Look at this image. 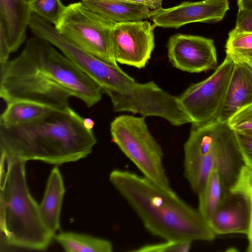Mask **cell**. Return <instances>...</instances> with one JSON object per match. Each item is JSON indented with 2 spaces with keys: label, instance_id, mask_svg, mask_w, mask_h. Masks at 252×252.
I'll return each instance as SVG.
<instances>
[{
  "label": "cell",
  "instance_id": "cell-12",
  "mask_svg": "<svg viewBox=\"0 0 252 252\" xmlns=\"http://www.w3.org/2000/svg\"><path fill=\"white\" fill-rule=\"evenodd\" d=\"M228 0L185 1L170 8L150 11L154 26L179 28L194 22L216 23L221 21L229 9Z\"/></svg>",
  "mask_w": 252,
  "mask_h": 252
},
{
  "label": "cell",
  "instance_id": "cell-8",
  "mask_svg": "<svg viewBox=\"0 0 252 252\" xmlns=\"http://www.w3.org/2000/svg\"><path fill=\"white\" fill-rule=\"evenodd\" d=\"M115 24L81 1L66 6L54 27L60 34L80 49L119 67L112 44V32Z\"/></svg>",
  "mask_w": 252,
  "mask_h": 252
},
{
  "label": "cell",
  "instance_id": "cell-34",
  "mask_svg": "<svg viewBox=\"0 0 252 252\" xmlns=\"http://www.w3.org/2000/svg\"><path fill=\"white\" fill-rule=\"evenodd\" d=\"M246 133L252 135V132H247Z\"/></svg>",
  "mask_w": 252,
  "mask_h": 252
},
{
  "label": "cell",
  "instance_id": "cell-3",
  "mask_svg": "<svg viewBox=\"0 0 252 252\" xmlns=\"http://www.w3.org/2000/svg\"><path fill=\"white\" fill-rule=\"evenodd\" d=\"M26 162L1 154L0 232L8 246L43 251L53 235L42 222L39 205L29 191Z\"/></svg>",
  "mask_w": 252,
  "mask_h": 252
},
{
  "label": "cell",
  "instance_id": "cell-23",
  "mask_svg": "<svg viewBox=\"0 0 252 252\" xmlns=\"http://www.w3.org/2000/svg\"><path fill=\"white\" fill-rule=\"evenodd\" d=\"M231 190L240 191L249 198L251 205L252 218L249 232L247 235L249 246L252 245V168L244 165Z\"/></svg>",
  "mask_w": 252,
  "mask_h": 252
},
{
  "label": "cell",
  "instance_id": "cell-35",
  "mask_svg": "<svg viewBox=\"0 0 252 252\" xmlns=\"http://www.w3.org/2000/svg\"><path fill=\"white\" fill-rule=\"evenodd\" d=\"M249 64H250L251 66L252 67V61L251 62V63Z\"/></svg>",
  "mask_w": 252,
  "mask_h": 252
},
{
  "label": "cell",
  "instance_id": "cell-31",
  "mask_svg": "<svg viewBox=\"0 0 252 252\" xmlns=\"http://www.w3.org/2000/svg\"><path fill=\"white\" fill-rule=\"evenodd\" d=\"M83 124L87 129L92 130L94 126V122L91 118H84Z\"/></svg>",
  "mask_w": 252,
  "mask_h": 252
},
{
  "label": "cell",
  "instance_id": "cell-27",
  "mask_svg": "<svg viewBox=\"0 0 252 252\" xmlns=\"http://www.w3.org/2000/svg\"><path fill=\"white\" fill-rule=\"evenodd\" d=\"M233 34L252 33V9H239Z\"/></svg>",
  "mask_w": 252,
  "mask_h": 252
},
{
  "label": "cell",
  "instance_id": "cell-22",
  "mask_svg": "<svg viewBox=\"0 0 252 252\" xmlns=\"http://www.w3.org/2000/svg\"><path fill=\"white\" fill-rule=\"evenodd\" d=\"M30 5L33 13L54 25L66 7L61 0H32Z\"/></svg>",
  "mask_w": 252,
  "mask_h": 252
},
{
  "label": "cell",
  "instance_id": "cell-7",
  "mask_svg": "<svg viewBox=\"0 0 252 252\" xmlns=\"http://www.w3.org/2000/svg\"><path fill=\"white\" fill-rule=\"evenodd\" d=\"M112 141L144 176L166 189H172L165 173L162 149L150 133L145 117L123 115L110 124Z\"/></svg>",
  "mask_w": 252,
  "mask_h": 252
},
{
  "label": "cell",
  "instance_id": "cell-2",
  "mask_svg": "<svg viewBox=\"0 0 252 252\" xmlns=\"http://www.w3.org/2000/svg\"><path fill=\"white\" fill-rule=\"evenodd\" d=\"M109 181L153 235L165 241H212L216 235L198 209L145 176L115 169Z\"/></svg>",
  "mask_w": 252,
  "mask_h": 252
},
{
  "label": "cell",
  "instance_id": "cell-1",
  "mask_svg": "<svg viewBox=\"0 0 252 252\" xmlns=\"http://www.w3.org/2000/svg\"><path fill=\"white\" fill-rule=\"evenodd\" d=\"M70 107L51 109L38 119L11 127L0 125L1 154L28 161L53 164L73 162L88 156L96 143L93 130Z\"/></svg>",
  "mask_w": 252,
  "mask_h": 252
},
{
  "label": "cell",
  "instance_id": "cell-32",
  "mask_svg": "<svg viewBox=\"0 0 252 252\" xmlns=\"http://www.w3.org/2000/svg\"><path fill=\"white\" fill-rule=\"evenodd\" d=\"M247 251L249 252H252V245L248 246Z\"/></svg>",
  "mask_w": 252,
  "mask_h": 252
},
{
  "label": "cell",
  "instance_id": "cell-6",
  "mask_svg": "<svg viewBox=\"0 0 252 252\" xmlns=\"http://www.w3.org/2000/svg\"><path fill=\"white\" fill-rule=\"evenodd\" d=\"M50 42L37 36L30 38L21 54L37 70L89 108L96 104L103 94L100 86Z\"/></svg>",
  "mask_w": 252,
  "mask_h": 252
},
{
  "label": "cell",
  "instance_id": "cell-10",
  "mask_svg": "<svg viewBox=\"0 0 252 252\" xmlns=\"http://www.w3.org/2000/svg\"><path fill=\"white\" fill-rule=\"evenodd\" d=\"M154 28L148 21L116 24L112 32V44L117 63L144 68L155 47Z\"/></svg>",
  "mask_w": 252,
  "mask_h": 252
},
{
  "label": "cell",
  "instance_id": "cell-28",
  "mask_svg": "<svg viewBox=\"0 0 252 252\" xmlns=\"http://www.w3.org/2000/svg\"><path fill=\"white\" fill-rule=\"evenodd\" d=\"M11 53L5 29L0 24V66L4 65L9 61Z\"/></svg>",
  "mask_w": 252,
  "mask_h": 252
},
{
  "label": "cell",
  "instance_id": "cell-11",
  "mask_svg": "<svg viewBox=\"0 0 252 252\" xmlns=\"http://www.w3.org/2000/svg\"><path fill=\"white\" fill-rule=\"evenodd\" d=\"M167 47L169 62L182 71L199 73L217 65L216 50L212 39L177 34L169 38Z\"/></svg>",
  "mask_w": 252,
  "mask_h": 252
},
{
  "label": "cell",
  "instance_id": "cell-5",
  "mask_svg": "<svg viewBox=\"0 0 252 252\" xmlns=\"http://www.w3.org/2000/svg\"><path fill=\"white\" fill-rule=\"evenodd\" d=\"M0 96L7 104L33 103L66 110L71 94L37 70L21 54L0 66Z\"/></svg>",
  "mask_w": 252,
  "mask_h": 252
},
{
  "label": "cell",
  "instance_id": "cell-26",
  "mask_svg": "<svg viewBox=\"0 0 252 252\" xmlns=\"http://www.w3.org/2000/svg\"><path fill=\"white\" fill-rule=\"evenodd\" d=\"M235 134L244 164L252 168V135L239 131Z\"/></svg>",
  "mask_w": 252,
  "mask_h": 252
},
{
  "label": "cell",
  "instance_id": "cell-19",
  "mask_svg": "<svg viewBox=\"0 0 252 252\" xmlns=\"http://www.w3.org/2000/svg\"><path fill=\"white\" fill-rule=\"evenodd\" d=\"M6 105L0 118V125L5 127L33 122L52 109L39 104L24 101L14 102Z\"/></svg>",
  "mask_w": 252,
  "mask_h": 252
},
{
  "label": "cell",
  "instance_id": "cell-20",
  "mask_svg": "<svg viewBox=\"0 0 252 252\" xmlns=\"http://www.w3.org/2000/svg\"><path fill=\"white\" fill-rule=\"evenodd\" d=\"M224 192L219 171L213 170L211 172L203 190L198 195V209L208 222L220 203Z\"/></svg>",
  "mask_w": 252,
  "mask_h": 252
},
{
  "label": "cell",
  "instance_id": "cell-33",
  "mask_svg": "<svg viewBox=\"0 0 252 252\" xmlns=\"http://www.w3.org/2000/svg\"><path fill=\"white\" fill-rule=\"evenodd\" d=\"M32 0H25L27 2L30 3Z\"/></svg>",
  "mask_w": 252,
  "mask_h": 252
},
{
  "label": "cell",
  "instance_id": "cell-25",
  "mask_svg": "<svg viewBox=\"0 0 252 252\" xmlns=\"http://www.w3.org/2000/svg\"><path fill=\"white\" fill-rule=\"evenodd\" d=\"M227 123L235 131L252 132V104L235 114Z\"/></svg>",
  "mask_w": 252,
  "mask_h": 252
},
{
  "label": "cell",
  "instance_id": "cell-29",
  "mask_svg": "<svg viewBox=\"0 0 252 252\" xmlns=\"http://www.w3.org/2000/svg\"><path fill=\"white\" fill-rule=\"evenodd\" d=\"M141 4L153 10L161 8L163 0H126Z\"/></svg>",
  "mask_w": 252,
  "mask_h": 252
},
{
  "label": "cell",
  "instance_id": "cell-24",
  "mask_svg": "<svg viewBox=\"0 0 252 252\" xmlns=\"http://www.w3.org/2000/svg\"><path fill=\"white\" fill-rule=\"evenodd\" d=\"M190 241H166L165 242L144 245L134 252H187L191 248Z\"/></svg>",
  "mask_w": 252,
  "mask_h": 252
},
{
  "label": "cell",
  "instance_id": "cell-4",
  "mask_svg": "<svg viewBox=\"0 0 252 252\" xmlns=\"http://www.w3.org/2000/svg\"><path fill=\"white\" fill-rule=\"evenodd\" d=\"M191 124L184 145L185 177L199 194L213 170L220 175L225 191L234 185L244 164L235 131L227 122L215 119L200 125Z\"/></svg>",
  "mask_w": 252,
  "mask_h": 252
},
{
  "label": "cell",
  "instance_id": "cell-17",
  "mask_svg": "<svg viewBox=\"0 0 252 252\" xmlns=\"http://www.w3.org/2000/svg\"><path fill=\"white\" fill-rule=\"evenodd\" d=\"M87 7L114 23L142 21L150 18L149 8L126 0H81Z\"/></svg>",
  "mask_w": 252,
  "mask_h": 252
},
{
  "label": "cell",
  "instance_id": "cell-15",
  "mask_svg": "<svg viewBox=\"0 0 252 252\" xmlns=\"http://www.w3.org/2000/svg\"><path fill=\"white\" fill-rule=\"evenodd\" d=\"M32 13L25 0H0V24L5 29L11 53L26 40Z\"/></svg>",
  "mask_w": 252,
  "mask_h": 252
},
{
  "label": "cell",
  "instance_id": "cell-16",
  "mask_svg": "<svg viewBox=\"0 0 252 252\" xmlns=\"http://www.w3.org/2000/svg\"><path fill=\"white\" fill-rule=\"evenodd\" d=\"M65 188L58 167L52 170L45 192L39 205V214L44 225L54 236L60 227V215Z\"/></svg>",
  "mask_w": 252,
  "mask_h": 252
},
{
  "label": "cell",
  "instance_id": "cell-14",
  "mask_svg": "<svg viewBox=\"0 0 252 252\" xmlns=\"http://www.w3.org/2000/svg\"><path fill=\"white\" fill-rule=\"evenodd\" d=\"M252 104V67L235 63L222 103L216 117L225 123L237 112Z\"/></svg>",
  "mask_w": 252,
  "mask_h": 252
},
{
  "label": "cell",
  "instance_id": "cell-13",
  "mask_svg": "<svg viewBox=\"0 0 252 252\" xmlns=\"http://www.w3.org/2000/svg\"><path fill=\"white\" fill-rule=\"evenodd\" d=\"M250 201L244 193L230 189L224 192L209 224L217 234L242 233L248 235L251 226Z\"/></svg>",
  "mask_w": 252,
  "mask_h": 252
},
{
  "label": "cell",
  "instance_id": "cell-18",
  "mask_svg": "<svg viewBox=\"0 0 252 252\" xmlns=\"http://www.w3.org/2000/svg\"><path fill=\"white\" fill-rule=\"evenodd\" d=\"M53 238L67 252H111L113 246L108 240L87 234L63 232Z\"/></svg>",
  "mask_w": 252,
  "mask_h": 252
},
{
  "label": "cell",
  "instance_id": "cell-9",
  "mask_svg": "<svg viewBox=\"0 0 252 252\" xmlns=\"http://www.w3.org/2000/svg\"><path fill=\"white\" fill-rule=\"evenodd\" d=\"M234 66V62L226 56L211 75L191 85L178 96L180 103L191 119V123L200 125L216 119Z\"/></svg>",
  "mask_w": 252,
  "mask_h": 252
},
{
  "label": "cell",
  "instance_id": "cell-30",
  "mask_svg": "<svg viewBox=\"0 0 252 252\" xmlns=\"http://www.w3.org/2000/svg\"><path fill=\"white\" fill-rule=\"evenodd\" d=\"M237 5L239 9H252V0H238Z\"/></svg>",
  "mask_w": 252,
  "mask_h": 252
},
{
  "label": "cell",
  "instance_id": "cell-21",
  "mask_svg": "<svg viewBox=\"0 0 252 252\" xmlns=\"http://www.w3.org/2000/svg\"><path fill=\"white\" fill-rule=\"evenodd\" d=\"M225 47L226 56L234 63L250 64L252 61V33L229 32Z\"/></svg>",
  "mask_w": 252,
  "mask_h": 252
}]
</instances>
